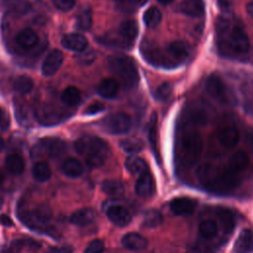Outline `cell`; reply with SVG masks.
Instances as JSON below:
<instances>
[{"instance_id": "obj_6", "label": "cell", "mask_w": 253, "mask_h": 253, "mask_svg": "<svg viewBox=\"0 0 253 253\" xmlns=\"http://www.w3.org/2000/svg\"><path fill=\"white\" fill-rule=\"evenodd\" d=\"M206 89L211 98L221 104H233L234 95L227 84L218 76L211 75L206 81Z\"/></svg>"}, {"instance_id": "obj_5", "label": "cell", "mask_w": 253, "mask_h": 253, "mask_svg": "<svg viewBox=\"0 0 253 253\" xmlns=\"http://www.w3.org/2000/svg\"><path fill=\"white\" fill-rule=\"evenodd\" d=\"M203 151V139L197 131H188L180 139L179 157L186 165L196 163Z\"/></svg>"}, {"instance_id": "obj_49", "label": "cell", "mask_w": 253, "mask_h": 253, "mask_svg": "<svg viewBox=\"0 0 253 253\" xmlns=\"http://www.w3.org/2000/svg\"><path fill=\"white\" fill-rule=\"evenodd\" d=\"M159 3H161V4H164V5H167V4H169V3H171L173 0H157Z\"/></svg>"}, {"instance_id": "obj_40", "label": "cell", "mask_w": 253, "mask_h": 253, "mask_svg": "<svg viewBox=\"0 0 253 253\" xmlns=\"http://www.w3.org/2000/svg\"><path fill=\"white\" fill-rule=\"evenodd\" d=\"M104 249V242L100 239H95L87 245V247L84 250V253H103Z\"/></svg>"}, {"instance_id": "obj_43", "label": "cell", "mask_w": 253, "mask_h": 253, "mask_svg": "<svg viewBox=\"0 0 253 253\" xmlns=\"http://www.w3.org/2000/svg\"><path fill=\"white\" fill-rule=\"evenodd\" d=\"M105 110V105L101 102H95V103H92L90 104L86 110L84 111V113L86 115H95L97 113H100L102 111Z\"/></svg>"}, {"instance_id": "obj_3", "label": "cell", "mask_w": 253, "mask_h": 253, "mask_svg": "<svg viewBox=\"0 0 253 253\" xmlns=\"http://www.w3.org/2000/svg\"><path fill=\"white\" fill-rule=\"evenodd\" d=\"M108 64L112 72L119 77L126 88L137 85L139 76L133 60L126 55H112L108 59Z\"/></svg>"}, {"instance_id": "obj_45", "label": "cell", "mask_w": 253, "mask_h": 253, "mask_svg": "<svg viewBox=\"0 0 253 253\" xmlns=\"http://www.w3.org/2000/svg\"><path fill=\"white\" fill-rule=\"evenodd\" d=\"M73 248L69 245H63V246H56L51 247L47 251V253H72Z\"/></svg>"}, {"instance_id": "obj_20", "label": "cell", "mask_w": 253, "mask_h": 253, "mask_svg": "<svg viewBox=\"0 0 253 253\" xmlns=\"http://www.w3.org/2000/svg\"><path fill=\"white\" fill-rule=\"evenodd\" d=\"M16 41L18 45L22 48L31 49L39 42V36L32 29H24L17 35Z\"/></svg>"}, {"instance_id": "obj_25", "label": "cell", "mask_w": 253, "mask_h": 253, "mask_svg": "<svg viewBox=\"0 0 253 253\" xmlns=\"http://www.w3.org/2000/svg\"><path fill=\"white\" fill-rule=\"evenodd\" d=\"M5 166L12 175H21L25 169V162L23 158L16 153H12L6 157Z\"/></svg>"}, {"instance_id": "obj_36", "label": "cell", "mask_w": 253, "mask_h": 253, "mask_svg": "<svg viewBox=\"0 0 253 253\" xmlns=\"http://www.w3.org/2000/svg\"><path fill=\"white\" fill-rule=\"evenodd\" d=\"M92 12L89 8L82 10L76 17V27L80 31H89L92 27Z\"/></svg>"}, {"instance_id": "obj_10", "label": "cell", "mask_w": 253, "mask_h": 253, "mask_svg": "<svg viewBox=\"0 0 253 253\" xmlns=\"http://www.w3.org/2000/svg\"><path fill=\"white\" fill-rule=\"evenodd\" d=\"M63 62V54L59 49L51 50L42 64V73L45 77L54 75Z\"/></svg>"}, {"instance_id": "obj_39", "label": "cell", "mask_w": 253, "mask_h": 253, "mask_svg": "<svg viewBox=\"0 0 253 253\" xmlns=\"http://www.w3.org/2000/svg\"><path fill=\"white\" fill-rule=\"evenodd\" d=\"M78 56H77V60L84 65H88L90 63H92L95 59V52L92 49H84L80 52H78Z\"/></svg>"}, {"instance_id": "obj_33", "label": "cell", "mask_w": 253, "mask_h": 253, "mask_svg": "<svg viewBox=\"0 0 253 253\" xmlns=\"http://www.w3.org/2000/svg\"><path fill=\"white\" fill-rule=\"evenodd\" d=\"M13 87H14L15 91H17L18 93H20L22 95H26L32 91V89L34 87V82H33L32 78H30L29 76L20 75L14 80Z\"/></svg>"}, {"instance_id": "obj_35", "label": "cell", "mask_w": 253, "mask_h": 253, "mask_svg": "<svg viewBox=\"0 0 253 253\" xmlns=\"http://www.w3.org/2000/svg\"><path fill=\"white\" fill-rule=\"evenodd\" d=\"M199 232L206 239L213 238L217 233V225L212 219H204L199 224Z\"/></svg>"}, {"instance_id": "obj_53", "label": "cell", "mask_w": 253, "mask_h": 253, "mask_svg": "<svg viewBox=\"0 0 253 253\" xmlns=\"http://www.w3.org/2000/svg\"><path fill=\"white\" fill-rule=\"evenodd\" d=\"M2 119H3V113H2V111L0 110V124H1V122H2Z\"/></svg>"}, {"instance_id": "obj_1", "label": "cell", "mask_w": 253, "mask_h": 253, "mask_svg": "<svg viewBox=\"0 0 253 253\" xmlns=\"http://www.w3.org/2000/svg\"><path fill=\"white\" fill-rule=\"evenodd\" d=\"M216 45L228 58H241L248 53L250 42L241 24L231 16H221L216 23Z\"/></svg>"}, {"instance_id": "obj_30", "label": "cell", "mask_w": 253, "mask_h": 253, "mask_svg": "<svg viewBox=\"0 0 253 253\" xmlns=\"http://www.w3.org/2000/svg\"><path fill=\"white\" fill-rule=\"evenodd\" d=\"M33 177L39 182H45L51 176V170L49 165L44 161L37 162L32 170Z\"/></svg>"}, {"instance_id": "obj_8", "label": "cell", "mask_w": 253, "mask_h": 253, "mask_svg": "<svg viewBox=\"0 0 253 253\" xmlns=\"http://www.w3.org/2000/svg\"><path fill=\"white\" fill-rule=\"evenodd\" d=\"M23 222L32 229H41L48 223L52 216L51 209L46 205H40L31 211H23Z\"/></svg>"}, {"instance_id": "obj_54", "label": "cell", "mask_w": 253, "mask_h": 253, "mask_svg": "<svg viewBox=\"0 0 253 253\" xmlns=\"http://www.w3.org/2000/svg\"><path fill=\"white\" fill-rule=\"evenodd\" d=\"M116 1H119V2H121V1H123V0H116Z\"/></svg>"}, {"instance_id": "obj_22", "label": "cell", "mask_w": 253, "mask_h": 253, "mask_svg": "<svg viewBox=\"0 0 253 253\" xmlns=\"http://www.w3.org/2000/svg\"><path fill=\"white\" fill-rule=\"evenodd\" d=\"M119 91V83L114 78H105L98 85V93L107 99L113 98Z\"/></svg>"}, {"instance_id": "obj_50", "label": "cell", "mask_w": 253, "mask_h": 253, "mask_svg": "<svg viewBox=\"0 0 253 253\" xmlns=\"http://www.w3.org/2000/svg\"><path fill=\"white\" fill-rule=\"evenodd\" d=\"M3 182H4V175H3V174L0 172V187L2 186Z\"/></svg>"}, {"instance_id": "obj_42", "label": "cell", "mask_w": 253, "mask_h": 253, "mask_svg": "<svg viewBox=\"0 0 253 253\" xmlns=\"http://www.w3.org/2000/svg\"><path fill=\"white\" fill-rule=\"evenodd\" d=\"M139 5V0H123L120 2V9L126 12H133Z\"/></svg>"}, {"instance_id": "obj_13", "label": "cell", "mask_w": 253, "mask_h": 253, "mask_svg": "<svg viewBox=\"0 0 253 253\" xmlns=\"http://www.w3.org/2000/svg\"><path fill=\"white\" fill-rule=\"evenodd\" d=\"M61 44L66 49L80 52L87 48L88 41L81 34L71 33L63 36V38L61 39Z\"/></svg>"}, {"instance_id": "obj_46", "label": "cell", "mask_w": 253, "mask_h": 253, "mask_svg": "<svg viewBox=\"0 0 253 253\" xmlns=\"http://www.w3.org/2000/svg\"><path fill=\"white\" fill-rule=\"evenodd\" d=\"M0 223L5 225V226H12L13 225L12 219L6 214H1L0 215Z\"/></svg>"}, {"instance_id": "obj_24", "label": "cell", "mask_w": 253, "mask_h": 253, "mask_svg": "<svg viewBox=\"0 0 253 253\" xmlns=\"http://www.w3.org/2000/svg\"><path fill=\"white\" fill-rule=\"evenodd\" d=\"M126 170L132 174V175H140L142 173H144L145 171H147V164L146 162L136 156V155H130L126 159Z\"/></svg>"}, {"instance_id": "obj_48", "label": "cell", "mask_w": 253, "mask_h": 253, "mask_svg": "<svg viewBox=\"0 0 253 253\" xmlns=\"http://www.w3.org/2000/svg\"><path fill=\"white\" fill-rule=\"evenodd\" d=\"M246 11H247L248 15H249L251 18H253V0L247 3V5H246Z\"/></svg>"}, {"instance_id": "obj_52", "label": "cell", "mask_w": 253, "mask_h": 253, "mask_svg": "<svg viewBox=\"0 0 253 253\" xmlns=\"http://www.w3.org/2000/svg\"><path fill=\"white\" fill-rule=\"evenodd\" d=\"M3 204H4V200H3V198L0 196V209L2 208V206H3Z\"/></svg>"}, {"instance_id": "obj_37", "label": "cell", "mask_w": 253, "mask_h": 253, "mask_svg": "<svg viewBox=\"0 0 253 253\" xmlns=\"http://www.w3.org/2000/svg\"><path fill=\"white\" fill-rule=\"evenodd\" d=\"M7 7L16 14H26L31 6L27 0H5Z\"/></svg>"}, {"instance_id": "obj_51", "label": "cell", "mask_w": 253, "mask_h": 253, "mask_svg": "<svg viewBox=\"0 0 253 253\" xmlns=\"http://www.w3.org/2000/svg\"><path fill=\"white\" fill-rule=\"evenodd\" d=\"M3 146H4V140H3V138L0 136V151L2 150Z\"/></svg>"}, {"instance_id": "obj_9", "label": "cell", "mask_w": 253, "mask_h": 253, "mask_svg": "<svg viewBox=\"0 0 253 253\" xmlns=\"http://www.w3.org/2000/svg\"><path fill=\"white\" fill-rule=\"evenodd\" d=\"M102 126L110 133L122 134L129 130L131 119L125 113H114L102 121Z\"/></svg>"}, {"instance_id": "obj_7", "label": "cell", "mask_w": 253, "mask_h": 253, "mask_svg": "<svg viewBox=\"0 0 253 253\" xmlns=\"http://www.w3.org/2000/svg\"><path fill=\"white\" fill-rule=\"evenodd\" d=\"M65 150V143L58 138H43L40 140L31 150L33 158L60 156Z\"/></svg>"}, {"instance_id": "obj_29", "label": "cell", "mask_w": 253, "mask_h": 253, "mask_svg": "<svg viewBox=\"0 0 253 253\" xmlns=\"http://www.w3.org/2000/svg\"><path fill=\"white\" fill-rule=\"evenodd\" d=\"M101 189L105 194L112 197H120L125 192V188L123 184L120 181L113 180V179H108L103 181L101 185Z\"/></svg>"}, {"instance_id": "obj_4", "label": "cell", "mask_w": 253, "mask_h": 253, "mask_svg": "<svg viewBox=\"0 0 253 253\" xmlns=\"http://www.w3.org/2000/svg\"><path fill=\"white\" fill-rule=\"evenodd\" d=\"M190 46L182 41H174L159 48L158 67L173 68L184 63L190 55Z\"/></svg>"}, {"instance_id": "obj_47", "label": "cell", "mask_w": 253, "mask_h": 253, "mask_svg": "<svg viewBox=\"0 0 253 253\" xmlns=\"http://www.w3.org/2000/svg\"><path fill=\"white\" fill-rule=\"evenodd\" d=\"M217 2H218V5L225 10H227L231 6V0H217Z\"/></svg>"}, {"instance_id": "obj_41", "label": "cell", "mask_w": 253, "mask_h": 253, "mask_svg": "<svg viewBox=\"0 0 253 253\" xmlns=\"http://www.w3.org/2000/svg\"><path fill=\"white\" fill-rule=\"evenodd\" d=\"M51 1H52V4L62 12L70 11L75 5V0H51Z\"/></svg>"}, {"instance_id": "obj_18", "label": "cell", "mask_w": 253, "mask_h": 253, "mask_svg": "<svg viewBox=\"0 0 253 253\" xmlns=\"http://www.w3.org/2000/svg\"><path fill=\"white\" fill-rule=\"evenodd\" d=\"M239 140V131L234 126H225L218 132L219 143L227 149L235 147Z\"/></svg>"}, {"instance_id": "obj_28", "label": "cell", "mask_w": 253, "mask_h": 253, "mask_svg": "<svg viewBox=\"0 0 253 253\" xmlns=\"http://www.w3.org/2000/svg\"><path fill=\"white\" fill-rule=\"evenodd\" d=\"M60 99L64 105L68 107H73L80 102L81 93L78 88L74 86H68L63 90Z\"/></svg>"}, {"instance_id": "obj_38", "label": "cell", "mask_w": 253, "mask_h": 253, "mask_svg": "<svg viewBox=\"0 0 253 253\" xmlns=\"http://www.w3.org/2000/svg\"><path fill=\"white\" fill-rule=\"evenodd\" d=\"M172 85L168 82L162 83L155 91V98L159 101H166L171 96L172 93Z\"/></svg>"}, {"instance_id": "obj_34", "label": "cell", "mask_w": 253, "mask_h": 253, "mask_svg": "<svg viewBox=\"0 0 253 253\" xmlns=\"http://www.w3.org/2000/svg\"><path fill=\"white\" fill-rule=\"evenodd\" d=\"M143 22L148 28H155L161 22V12L157 7H149L143 14Z\"/></svg>"}, {"instance_id": "obj_14", "label": "cell", "mask_w": 253, "mask_h": 253, "mask_svg": "<svg viewBox=\"0 0 253 253\" xmlns=\"http://www.w3.org/2000/svg\"><path fill=\"white\" fill-rule=\"evenodd\" d=\"M170 210L177 215H190L196 208V203L187 197H179L173 199L169 204Z\"/></svg>"}, {"instance_id": "obj_23", "label": "cell", "mask_w": 253, "mask_h": 253, "mask_svg": "<svg viewBox=\"0 0 253 253\" xmlns=\"http://www.w3.org/2000/svg\"><path fill=\"white\" fill-rule=\"evenodd\" d=\"M181 11L191 17L201 16L204 12L203 0H183L180 5Z\"/></svg>"}, {"instance_id": "obj_44", "label": "cell", "mask_w": 253, "mask_h": 253, "mask_svg": "<svg viewBox=\"0 0 253 253\" xmlns=\"http://www.w3.org/2000/svg\"><path fill=\"white\" fill-rule=\"evenodd\" d=\"M221 213L223 215V218H222V221H221L222 224L224 225V227L226 229L230 230L233 226V221H232L233 219H232V216H231L230 212L227 211H223V212H221Z\"/></svg>"}, {"instance_id": "obj_21", "label": "cell", "mask_w": 253, "mask_h": 253, "mask_svg": "<svg viewBox=\"0 0 253 253\" xmlns=\"http://www.w3.org/2000/svg\"><path fill=\"white\" fill-rule=\"evenodd\" d=\"M101 42L104 44L120 47V48H128L131 45V42H127L120 33L118 32H110L102 37Z\"/></svg>"}, {"instance_id": "obj_19", "label": "cell", "mask_w": 253, "mask_h": 253, "mask_svg": "<svg viewBox=\"0 0 253 253\" xmlns=\"http://www.w3.org/2000/svg\"><path fill=\"white\" fill-rule=\"evenodd\" d=\"M249 164V157L245 151H236L228 160L229 171L233 174L244 171Z\"/></svg>"}, {"instance_id": "obj_27", "label": "cell", "mask_w": 253, "mask_h": 253, "mask_svg": "<svg viewBox=\"0 0 253 253\" xmlns=\"http://www.w3.org/2000/svg\"><path fill=\"white\" fill-rule=\"evenodd\" d=\"M118 31L127 42L132 43V42L136 39L138 26L134 20H126L121 24Z\"/></svg>"}, {"instance_id": "obj_16", "label": "cell", "mask_w": 253, "mask_h": 253, "mask_svg": "<svg viewBox=\"0 0 253 253\" xmlns=\"http://www.w3.org/2000/svg\"><path fill=\"white\" fill-rule=\"evenodd\" d=\"M96 212L91 208H83L75 211L71 213L69 217V221L77 226H86L93 222L95 219Z\"/></svg>"}, {"instance_id": "obj_2", "label": "cell", "mask_w": 253, "mask_h": 253, "mask_svg": "<svg viewBox=\"0 0 253 253\" xmlns=\"http://www.w3.org/2000/svg\"><path fill=\"white\" fill-rule=\"evenodd\" d=\"M78 154L85 158L88 166L98 168L104 165L109 156V147L107 143L98 136L86 134L79 137L74 144Z\"/></svg>"}, {"instance_id": "obj_12", "label": "cell", "mask_w": 253, "mask_h": 253, "mask_svg": "<svg viewBox=\"0 0 253 253\" xmlns=\"http://www.w3.org/2000/svg\"><path fill=\"white\" fill-rule=\"evenodd\" d=\"M134 189L136 195L141 198L151 197L154 192V181L152 175L148 171L140 174L135 183Z\"/></svg>"}, {"instance_id": "obj_31", "label": "cell", "mask_w": 253, "mask_h": 253, "mask_svg": "<svg viewBox=\"0 0 253 253\" xmlns=\"http://www.w3.org/2000/svg\"><path fill=\"white\" fill-rule=\"evenodd\" d=\"M162 215L157 210L150 209L143 213L142 225L147 228H154L162 223Z\"/></svg>"}, {"instance_id": "obj_11", "label": "cell", "mask_w": 253, "mask_h": 253, "mask_svg": "<svg viewBox=\"0 0 253 253\" xmlns=\"http://www.w3.org/2000/svg\"><path fill=\"white\" fill-rule=\"evenodd\" d=\"M106 214L112 223L121 227L127 225L131 220L129 211L121 205L110 206L106 211Z\"/></svg>"}, {"instance_id": "obj_32", "label": "cell", "mask_w": 253, "mask_h": 253, "mask_svg": "<svg viewBox=\"0 0 253 253\" xmlns=\"http://www.w3.org/2000/svg\"><path fill=\"white\" fill-rule=\"evenodd\" d=\"M120 146L127 153L134 154L140 152L144 148V143L140 138L128 137L120 141Z\"/></svg>"}, {"instance_id": "obj_17", "label": "cell", "mask_w": 253, "mask_h": 253, "mask_svg": "<svg viewBox=\"0 0 253 253\" xmlns=\"http://www.w3.org/2000/svg\"><path fill=\"white\" fill-rule=\"evenodd\" d=\"M122 244L125 248L132 251H140L146 248L147 240L139 233L129 232L123 236Z\"/></svg>"}, {"instance_id": "obj_26", "label": "cell", "mask_w": 253, "mask_h": 253, "mask_svg": "<svg viewBox=\"0 0 253 253\" xmlns=\"http://www.w3.org/2000/svg\"><path fill=\"white\" fill-rule=\"evenodd\" d=\"M83 166L76 158H67L62 164V172L70 178H78L83 173Z\"/></svg>"}, {"instance_id": "obj_15", "label": "cell", "mask_w": 253, "mask_h": 253, "mask_svg": "<svg viewBox=\"0 0 253 253\" xmlns=\"http://www.w3.org/2000/svg\"><path fill=\"white\" fill-rule=\"evenodd\" d=\"M234 253H252L253 251V231L250 228H244L238 235L234 248Z\"/></svg>"}]
</instances>
